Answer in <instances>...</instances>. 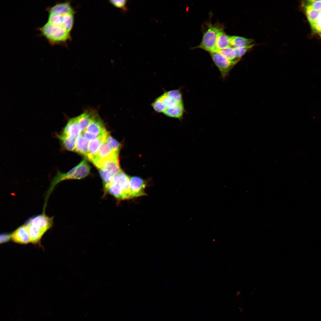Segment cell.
Instances as JSON below:
<instances>
[{
  "instance_id": "2",
  "label": "cell",
  "mask_w": 321,
  "mask_h": 321,
  "mask_svg": "<svg viewBox=\"0 0 321 321\" xmlns=\"http://www.w3.org/2000/svg\"><path fill=\"white\" fill-rule=\"evenodd\" d=\"M203 33L201 41L197 46L192 49L199 48L209 53L215 52L216 40L220 32L224 30L223 24L218 22L213 24L210 20L205 21L202 26Z\"/></svg>"
},
{
  "instance_id": "19",
  "label": "cell",
  "mask_w": 321,
  "mask_h": 321,
  "mask_svg": "<svg viewBox=\"0 0 321 321\" xmlns=\"http://www.w3.org/2000/svg\"><path fill=\"white\" fill-rule=\"evenodd\" d=\"M185 112L183 103H182L179 104L174 108L166 109L163 113L168 117L181 120Z\"/></svg>"
},
{
  "instance_id": "4",
  "label": "cell",
  "mask_w": 321,
  "mask_h": 321,
  "mask_svg": "<svg viewBox=\"0 0 321 321\" xmlns=\"http://www.w3.org/2000/svg\"><path fill=\"white\" fill-rule=\"evenodd\" d=\"M209 53L213 62L219 69L223 79L225 80L230 71L237 62L226 59L217 52Z\"/></svg>"
},
{
  "instance_id": "3",
  "label": "cell",
  "mask_w": 321,
  "mask_h": 321,
  "mask_svg": "<svg viewBox=\"0 0 321 321\" xmlns=\"http://www.w3.org/2000/svg\"><path fill=\"white\" fill-rule=\"evenodd\" d=\"M37 29L40 35L44 37L52 46L65 43L70 38V33L64 29L47 22Z\"/></svg>"
},
{
  "instance_id": "11",
  "label": "cell",
  "mask_w": 321,
  "mask_h": 321,
  "mask_svg": "<svg viewBox=\"0 0 321 321\" xmlns=\"http://www.w3.org/2000/svg\"><path fill=\"white\" fill-rule=\"evenodd\" d=\"M108 193L119 200L126 199L123 187L120 184L112 182L104 191V193Z\"/></svg>"
},
{
  "instance_id": "25",
  "label": "cell",
  "mask_w": 321,
  "mask_h": 321,
  "mask_svg": "<svg viewBox=\"0 0 321 321\" xmlns=\"http://www.w3.org/2000/svg\"><path fill=\"white\" fill-rule=\"evenodd\" d=\"M127 1L126 0H113L110 1V3L114 7L126 11Z\"/></svg>"
},
{
  "instance_id": "20",
  "label": "cell",
  "mask_w": 321,
  "mask_h": 321,
  "mask_svg": "<svg viewBox=\"0 0 321 321\" xmlns=\"http://www.w3.org/2000/svg\"><path fill=\"white\" fill-rule=\"evenodd\" d=\"M74 12L62 15L61 25L68 32H70L73 24Z\"/></svg>"
},
{
  "instance_id": "6",
  "label": "cell",
  "mask_w": 321,
  "mask_h": 321,
  "mask_svg": "<svg viewBox=\"0 0 321 321\" xmlns=\"http://www.w3.org/2000/svg\"><path fill=\"white\" fill-rule=\"evenodd\" d=\"M95 165L99 169H103L113 176L122 171L119 159L110 158L100 161L97 162Z\"/></svg>"
},
{
  "instance_id": "7",
  "label": "cell",
  "mask_w": 321,
  "mask_h": 321,
  "mask_svg": "<svg viewBox=\"0 0 321 321\" xmlns=\"http://www.w3.org/2000/svg\"><path fill=\"white\" fill-rule=\"evenodd\" d=\"M11 239L15 243L22 244H27L31 243L28 230L23 224L17 228L12 234Z\"/></svg>"
},
{
  "instance_id": "17",
  "label": "cell",
  "mask_w": 321,
  "mask_h": 321,
  "mask_svg": "<svg viewBox=\"0 0 321 321\" xmlns=\"http://www.w3.org/2000/svg\"><path fill=\"white\" fill-rule=\"evenodd\" d=\"M95 116L92 112L86 111L77 117L78 124L81 132L86 130Z\"/></svg>"
},
{
  "instance_id": "13",
  "label": "cell",
  "mask_w": 321,
  "mask_h": 321,
  "mask_svg": "<svg viewBox=\"0 0 321 321\" xmlns=\"http://www.w3.org/2000/svg\"><path fill=\"white\" fill-rule=\"evenodd\" d=\"M90 167L87 161L83 160L77 166V167L73 173L72 179H81L85 177L89 173Z\"/></svg>"
},
{
  "instance_id": "16",
  "label": "cell",
  "mask_w": 321,
  "mask_h": 321,
  "mask_svg": "<svg viewBox=\"0 0 321 321\" xmlns=\"http://www.w3.org/2000/svg\"><path fill=\"white\" fill-rule=\"evenodd\" d=\"M55 136L60 141L62 146L64 149L69 151L75 150V138L60 133H55Z\"/></svg>"
},
{
  "instance_id": "24",
  "label": "cell",
  "mask_w": 321,
  "mask_h": 321,
  "mask_svg": "<svg viewBox=\"0 0 321 321\" xmlns=\"http://www.w3.org/2000/svg\"><path fill=\"white\" fill-rule=\"evenodd\" d=\"M167 95L177 103H183L182 94L179 89H174L166 92Z\"/></svg>"
},
{
  "instance_id": "30",
  "label": "cell",
  "mask_w": 321,
  "mask_h": 321,
  "mask_svg": "<svg viewBox=\"0 0 321 321\" xmlns=\"http://www.w3.org/2000/svg\"><path fill=\"white\" fill-rule=\"evenodd\" d=\"M321 25V10L320 11L318 17L315 22L311 25V27Z\"/></svg>"
},
{
  "instance_id": "15",
  "label": "cell",
  "mask_w": 321,
  "mask_h": 321,
  "mask_svg": "<svg viewBox=\"0 0 321 321\" xmlns=\"http://www.w3.org/2000/svg\"><path fill=\"white\" fill-rule=\"evenodd\" d=\"M89 141L86 139L81 133L75 139V151L86 157L88 152Z\"/></svg>"
},
{
  "instance_id": "29",
  "label": "cell",
  "mask_w": 321,
  "mask_h": 321,
  "mask_svg": "<svg viewBox=\"0 0 321 321\" xmlns=\"http://www.w3.org/2000/svg\"><path fill=\"white\" fill-rule=\"evenodd\" d=\"M12 234L9 233H3L0 235V243H4L9 241L11 239Z\"/></svg>"
},
{
  "instance_id": "26",
  "label": "cell",
  "mask_w": 321,
  "mask_h": 321,
  "mask_svg": "<svg viewBox=\"0 0 321 321\" xmlns=\"http://www.w3.org/2000/svg\"><path fill=\"white\" fill-rule=\"evenodd\" d=\"M253 47L251 46L244 48H234L235 52L236 59L239 60L240 58Z\"/></svg>"
},
{
  "instance_id": "18",
  "label": "cell",
  "mask_w": 321,
  "mask_h": 321,
  "mask_svg": "<svg viewBox=\"0 0 321 321\" xmlns=\"http://www.w3.org/2000/svg\"><path fill=\"white\" fill-rule=\"evenodd\" d=\"M231 37L226 34L224 30L220 32L216 40L215 52L230 46Z\"/></svg>"
},
{
  "instance_id": "22",
  "label": "cell",
  "mask_w": 321,
  "mask_h": 321,
  "mask_svg": "<svg viewBox=\"0 0 321 321\" xmlns=\"http://www.w3.org/2000/svg\"><path fill=\"white\" fill-rule=\"evenodd\" d=\"M305 11L307 18L310 25L313 23L317 20L320 11L314 9L309 5L305 4Z\"/></svg>"
},
{
  "instance_id": "12",
  "label": "cell",
  "mask_w": 321,
  "mask_h": 321,
  "mask_svg": "<svg viewBox=\"0 0 321 321\" xmlns=\"http://www.w3.org/2000/svg\"><path fill=\"white\" fill-rule=\"evenodd\" d=\"M108 133L101 137L89 142L88 145V152L86 158L90 161H91L97 155L100 146L105 140Z\"/></svg>"
},
{
  "instance_id": "5",
  "label": "cell",
  "mask_w": 321,
  "mask_h": 321,
  "mask_svg": "<svg viewBox=\"0 0 321 321\" xmlns=\"http://www.w3.org/2000/svg\"><path fill=\"white\" fill-rule=\"evenodd\" d=\"M130 184L132 198L147 195L144 190L146 184L141 177H130Z\"/></svg>"
},
{
  "instance_id": "1",
  "label": "cell",
  "mask_w": 321,
  "mask_h": 321,
  "mask_svg": "<svg viewBox=\"0 0 321 321\" xmlns=\"http://www.w3.org/2000/svg\"><path fill=\"white\" fill-rule=\"evenodd\" d=\"M53 217L46 215L45 212L29 218L25 225L31 237V243L38 244L44 234L52 226Z\"/></svg>"
},
{
  "instance_id": "23",
  "label": "cell",
  "mask_w": 321,
  "mask_h": 321,
  "mask_svg": "<svg viewBox=\"0 0 321 321\" xmlns=\"http://www.w3.org/2000/svg\"><path fill=\"white\" fill-rule=\"evenodd\" d=\"M106 141L110 147L114 151L119 152L121 145L116 140L113 138L108 133L106 138Z\"/></svg>"
},
{
  "instance_id": "10",
  "label": "cell",
  "mask_w": 321,
  "mask_h": 321,
  "mask_svg": "<svg viewBox=\"0 0 321 321\" xmlns=\"http://www.w3.org/2000/svg\"><path fill=\"white\" fill-rule=\"evenodd\" d=\"M46 10L48 14L62 15L73 12L69 2H57L52 6L48 7Z\"/></svg>"
},
{
  "instance_id": "28",
  "label": "cell",
  "mask_w": 321,
  "mask_h": 321,
  "mask_svg": "<svg viewBox=\"0 0 321 321\" xmlns=\"http://www.w3.org/2000/svg\"><path fill=\"white\" fill-rule=\"evenodd\" d=\"M306 4L311 5L315 10H321V0H309Z\"/></svg>"
},
{
  "instance_id": "9",
  "label": "cell",
  "mask_w": 321,
  "mask_h": 321,
  "mask_svg": "<svg viewBox=\"0 0 321 321\" xmlns=\"http://www.w3.org/2000/svg\"><path fill=\"white\" fill-rule=\"evenodd\" d=\"M85 130L96 135H103L108 132L102 121L96 115Z\"/></svg>"
},
{
  "instance_id": "8",
  "label": "cell",
  "mask_w": 321,
  "mask_h": 321,
  "mask_svg": "<svg viewBox=\"0 0 321 321\" xmlns=\"http://www.w3.org/2000/svg\"><path fill=\"white\" fill-rule=\"evenodd\" d=\"M81 133L78 123L77 117L70 119L61 134L75 138Z\"/></svg>"
},
{
  "instance_id": "27",
  "label": "cell",
  "mask_w": 321,
  "mask_h": 321,
  "mask_svg": "<svg viewBox=\"0 0 321 321\" xmlns=\"http://www.w3.org/2000/svg\"><path fill=\"white\" fill-rule=\"evenodd\" d=\"M108 133V132L106 134L103 135H96L89 133L84 130L81 132V133L86 139L89 141H92L101 137L106 134Z\"/></svg>"
},
{
  "instance_id": "21",
  "label": "cell",
  "mask_w": 321,
  "mask_h": 321,
  "mask_svg": "<svg viewBox=\"0 0 321 321\" xmlns=\"http://www.w3.org/2000/svg\"><path fill=\"white\" fill-rule=\"evenodd\" d=\"M217 52L226 59L236 62L239 61L236 58L235 52V48L229 46L227 48L217 51Z\"/></svg>"
},
{
  "instance_id": "14",
  "label": "cell",
  "mask_w": 321,
  "mask_h": 321,
  "mask_svg": "<svg viewBox=\"0 0 321 321\" xmlns=\"http://www.w3.org/2000/svg\"><path fill=\"white\" fill-rule=\"evenodd\" d=\"M254 40L243 37L231 36L230 47L234 48H244L254 45Z\"/></svg>"
}]
</instances>
